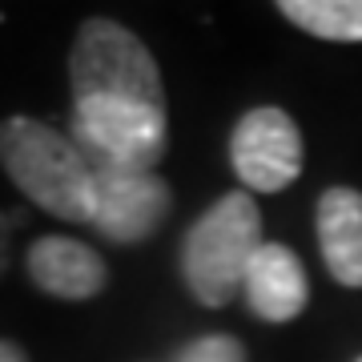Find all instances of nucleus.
<instances>
[{
  "label": "nucleus",
  "mask_w": 362,
  "mask_h": 362,
  "mask_svg": "<svg viewBox=\"0 0 362 362\" xmlns=\"http://www.w3.org/2000/svg\"><path fill=\"white\" fill-rule=\"evenodd\" d=\"M73 141L93 165L153 169L165 157V85L145 40L109 16L77 28L69 52Z\"/></svg>",
  "instance_id": "f257e3e1"
},
{
  "label": "nucleus",
  "mask_w": 362,
  "mask_h": 362,
  "mask_svg": "<svg viewBox=\"0 0 362 362\" xmlns=\"http://www.w3.org/2000/svg\"><path fill=\"white\" fill-rule=\"evenodd\" d=\"M0 165L21 194L61 221L93 218V161L73 137L37 117L0 121Z\"/></svg>",
  "instance_id": "f03ea898"
},
{
  "label": "nucleus",
  "mask_w": 362,
  "mask_h": 362,
  "mask_svg": "<svg viewBox=\"0 0 362 362\" xmlns=\"http://www.w3.org/2000/svg\"><path fill=\"white\" fill-rule=\"evenodd\" d=\"M262 246V209L246 189L221 194L181 238V278L185 290L221 310L242 294L250 258Z\"/></svg>",
  "instance_id": "7ed1b4c3"
},
{
  "label": "nucleus",
  "mask_w": 362,
  "mask_h": 362,
  "mask_svg": "<svg viewBox=\"0 0 362 362\" xmlns=\"http://www.w3.org/2000/svg\"><path fill=\"white\" fill-rule=\"evenodd\" d=\"M93 218L89 226L117 246H137L165 226L173 189L153 169L93 165Z\"/></svg>",
  "instance_id": "20e7f679"
},
{
  "label": "nucleus",
  "mask_w": 362,
  "mask_h": 362,
  "mask_svg": "<svg viewBox=\"0 0 362 362\" xmlns=\"http://www.w3.org/2000/svg\"><path fill=\"white\" fill-rule=\"evenodd\" d=\"M230 165L254 194H282L302 173V133L286 109L262 105L242 113L230 133Z\"/></svg>",
  "instance_id": "39448f33"
},
{
  "label": "nucleus",
  "mask_w": 362,
  "mask_h": 362,
  "mask_svg": "<svg viewBox=\"0 0 362 362\" xmlns=\"http://www.w3.org/2000/svg\"><path fill=\"white\" fill-rule=\"evenodd\" d=\"M246 306L258 314L262 322H294L310 302V282H306V266L290 246L282 242H262L258 254L250 258L246 282H242Z\"/></svg>",
  "instance_id": "423d86ee"
},
{
  "label": "nucleus",
  "mask_w": 362,
  "mask_h": 362,
  "mask_svg": "<svg viewBox=\"0 0 362 362\" xmlns=\"http://www.w3.org/2000/svg\"><path fill=\"white\" fill-rule=\"evenodd\" d=\"M25 266L37 290H45L49 298H61V302H89L109 282V266L101 254L77 238H61V233L37 238Z\"/></svg>",
  "instance_id": "0eeeda50"
},
{
  "label": "nucleus",
  "mask_w": 362,
  "mask_h": 362,
  "mask_svg": "<svg viewBox=\"0 0 362 362\" xmlns=\"http://www.w3.org/2000/svg\"><path fill=\"white\" fill-rule=\"evenodd\" d=\"M314 230L322 242L326 270L338 286H362V194L350 185H330L318 197Z\"/></svg>",
  "instance_id": "6e6552de"
},
{
  "label": "nucleus",
  "mask_w": 362,
  "mask_h": 362,
  "mask_svg": "<svg viewBox=\"0 0 362 362\" xmlns=\"http://www.w3.org/2000/svg\"><path fill=\"white\" fill-rule=\"evenodd\" d=\"M278 13L318 40H334V45L362 40V0H282Z\"/></svg>",
  "instance_id": "1a4fd4ad"
},
{
  "label": "nucleus",
  "mask_w": 362,
  "mask_h": 362,
  "mask_svg": "<svg viewBox=\"0 0 362 362\" xmlns=\"http://www.w3.org/2000/svg\"><path fill=\"white\" fill-rule=\"evenodd\" d=\"M177 362H246V346L233 334H202L177 350Z\"/></svg>",
  "instance_id": "9d476101"
},
{
  "label": "nucleus",
  "mask_w": 362,
  "mask_h": 362,
  "mask_svg": "<svg viewBox=\"0 0 362 362\" xmlns=\"http://www.w3.org/2000/svg\"><path fill=\"white\" fill-rule=\"evenodd\" d=\"M13 226H16V218L0 214V278H4V270H8V258H13Z\"/></svg>",
  "instance_id": "9b49d317"
},
{
  "label": "nucleus",
  "mask_w": 362,
  "mask_h": 362,
  "mask_svg": "<svg viewBox=\"0 0 362 362\" xmlns=\"http://www.w3.org/2000/svg\"><path fill=\"white\" fill-rule=\"evenodd\" d=\"M0 362H28V358L16 342H4V338H0Z\"/></svg>",
  "instance_id": "f8f14e48"
},
{
  "label": "nucleus",
  "mask_w": 362,
  "mask_h": 362,
  "mask_svg": "<svg viewBox=\"0 0 362 362\" xmlns=\"http://www.w3.org/2000/svg\"><path fill=\"white\" fill-rule=\"evenodd\" d=\"M358 362H362V358H358Z\"/></svg>",
  "instance_id": "ddd939ff"
}]
</instances>
